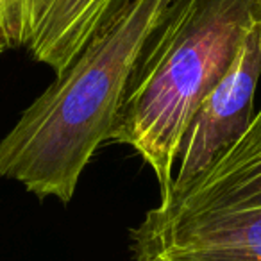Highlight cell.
<instances>
[{
    "label": "cell",
    "instance_id": "6da1fadb",
    "mask_svg": "<svg viewBox=\"0 0 261 261\" xmlns=\"http://www.w3.org/2000/svg\"><path fill=\"white\" fill-rule=\"evenodd\" d=\"M175 0H123L63 73L0 140V179L68 204L109 140L130 73Z\"/></svg>",
    "mask_w": 261,
    "mask_h": 261
},
{
    "label": "cell",
    "instance_id": "7a4b0ae2",
    "mask_svg": "<svg viewBox=\"0 0 261 261\" xmlns=\"http://www.w3.org/2000/svg\"><path fill=\"white\" fill-rule=\"evenodd\" d=\"M261 23V0H175L136 61L108 142L127 145L168 192L197 106Z\"/></svg>",
    "mask_w": 261,
    "mask_h": 261
},
{
    "label": "cell",
    "instance_id": "3957f363",
    "mask_svg": "<svg viewBox=\"0 0 261 261\" xmlns=\"http://www.w3.org/2000/svg\"><path fill=\"white\" fill-rule=\"evenodd\" d=\"M130 229L135 261H261V109L224 156Z\"/></svg>",
    "mask_w": 261,
    "mask_h": 261
},
{
    "label": "cell",
    "instance_id": "277c9868",
    "mask_svg": "<svg viewBox=\"0 0 261 261\" xmlns=\"http://www.w3.org/2000/svg\"><path fill=\"white\" fill-rule=\"evenodd\" d=\"M259 77L261 23L245 38L225 75L197 106L179 145L170 188L202 174L249 130L256 115L254 95Z\"/></svg>",
    "mask_w": 261,
    "mask_h": 261
},
{
    "label": "cell",
    "instance_id": "5b68a950",
    "mask_svg": "<svg viewBox=\"0 0 261 261\" xmlns=\"http://www.w3.org/2000/svg\"><path fill=\"white\" fill-rule=\"evenodd\" d=\"M123 0H50L27 45L31 58L63 73Z\"/></svg>",
    "mask_w": 261,
    "mask_h": 261
},
{
    "label": "cell",
    "instance_id": "8992f818",
    "mask_svg": "<svg viewBox=\"0 0 261 261\" xmlns=\"http://www.w3.org/2000/svg\"><path fill=\"white\" fill-rule=\"evenodd\" d=\"M50 0H0V47H25L31 43L36 27Z\"/></svg>",
    "mask_w": 261,
    "mask_h": 261
},
{
    "label": "cell",
    "instance_id": "52a82bcc",
    "mask_svg": "<svg viewBox=\"0 0 261 261\" xmlns=\"http://www.w3.org/2000/svg\"><path fill=\"white\" fill-rule=\"evenodd\" d=\"M2 52H4V50H2V47H0V54H2Z\"/></svg>",
    "mask_w": 261,
    "mask_h": 261
}]
</instances>
